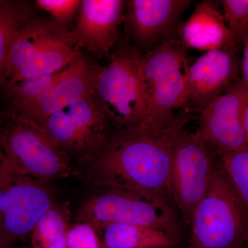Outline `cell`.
I'll use <instances>...</instances> for the list:
<instances>
[{
    "label": "cell",
    "instance_id": "6da1fadb",
    "mask_svg": "<svg viewBox=\"0 0 248 248\" xmlns=\"http://www.w3.org/2000/svg\"><path fill=\"white\" fill-rule=\"evenodd\" d=\"M191 118L192 113L183 110L159 131L115 130L100 155L85 168L86 180L133 192L179 218L170 189L173 143Z\"/></svg>",
    "mask_w": 248,
    "mask_h": 248
},
{
    "label": "cell",
    "instance_id": "7a4b0ae2",
    "mask_svg": "<svg viewBox=\"0 0 248 248\" xmlns=\"http://www.w3.org/2000/svg\"><path fill=\"white\" fill-rule=\"evenodd\" d=\"M80 55L68 27L52 17H35L18 32L11 45L5 82L14 84L58 73Z\"/></svg>",
    "mask_w": 248,
    "mask_h": 248
},
{
    "label": "cell",
    "instance_id": "3957f363",
    "mask_svg": "<svg viewBox=\"0 0 248 248\" xmlns=\"http://www.w3.org/2000/svg\"><path fill=\"white\" fill-rule=\"evenodd\" d=\"M187 50L177 38L142 53V80L147 107L144 129L159 131L173 123L182 108L190 69Z\"/></svg>",
    "mask_w": 248,
    "mask_h": 248
},
{
    "label": "cell",
    "instance_id": "277c9868",
    "mask_svg": "<svg viewBox=\"0 0 248 248\" xmlns=\"http://www.w3.org/2000/svg\"><path fill=\"white\" fill-rule=\"evenodd\" d=\"M59 149L83 169L100 155L117 129L95 92L39 124Z\"/></svg>",
    "mask_w": 248,
    "mask_h": 248
},
{
    "label": "cell",
    "instance_id": "5b68a950",
    "mask_svg": "<svg viewBox=\"0 0 248 248\" xmlns=\"http://www.w3.org/2000/svg\"><path fill=\"white\" fill-rule=\"evenodd\" d=\"M190 227L189 248H240L248 241V215L221 166L214 170Z\"/></svg>",
    "mask_w": 248,
    "mask_h": 248
},
{
    "label": "cell",
    "instance_id": "8992f818",
    "mask_svg": "<svg viewBox=\"0 0 248 248\" xmlns=\"http://www.w3.org/2000/svg\"><path fill=\"white\" fill-rule=\"evenodd\" d=\"M142 53L133 46L119 47L98 76L95 94L117 130H138L146 124Z\"/></svg>",
    "mask_w": 248,
    "mask_h": 248
},
{
    "label": "cell",
    "instance_id": "52a82bcc",
    "mask_svg": "<svg viewBox=\"0 0 248 248\" xmlns=\"http://www.w3.org/2000/svg\"><path fill=\"white\" fill-rule=\"evenodd\" d=\"M0 141L8 166L17 174L44 182L79 174L39 124L6 114L1 118Z\"/></svg>",
    "mask_w": 248,
    "mask_h": 248
},
{
    "label": "cell",
    "instance_id": "ba28073f",
    "mask_svg": "<svg viewBox=\"0 0 248 248\" xmlns=\"http://www.w3.org/2000/svg\"><path fill=\"white\" fill-rule=\"evenodd\" d=\"M210 145L186 127L178 132L173 143L170 189L183 223L190 226L196 208L211 181L214 164Z\"/></svg>",
    "mask_w": 248,
    "mask_h": 248
},
{
    "label": "cell",
    "instance_id": "9c48e42d",
    "mask_svg": "<svg viewBox=\"0 0 248 248\" xmlns=\"http://www.w3.org/2000/svg\"><path fill=\"white\" fill-rule=\"evenodd\" d=\"M54 205L44 181L14 172L0 177V248L31 236L37 221Z\"/></svg>",
    "mask_w": 248,
    "mask_h": 248
},
{
    "label": "cell",
    "instance_id": "30bf717a",
    "mask_svg": "<svg viewBox=\"0 0 248 248\" xmlns=\"http://www.w3.org/2000/svg\"><path fill=\"white\" fill-rule=\"evenodd\" d=\"M81 221L98 231L111 224L135 225L164 232L177 239L181 223L177 217L133 192L107 187L90 199L81 210Z\"/></svg>",
    "mask_w": 248,
    "mask_h": 248
},
{
    "label": "cell",
    "instance_id": "8fae6325",
    "mask_svg": "<svg viewBox=\"0 0 248 248\" xmlns=\"http://www.w3.org/2000/svg\"><path fill=\"white\" fill-rule=\"evenodd\" d=\"M192 3L190 0L125 1L124 21L133 46L145 53L177 38L181 17Z\"/></svg>",
    "mask_w": 248,
    "mask_h": 248
},
{
    "label": "cell",
    "instance_id": "7c38bea8",
    "mask_svg": "<svg viewBox=\"0 0 248 248\" xmlns=\"http://www.w3.org/2000/svg\"><path fill=\"white\" fill-rule=\"evenodd\" d=\"M248 100V89L240 79L201 112L195 133L220 153L248 147L243 123Z\"/></svg>",
    "mask_w": 248,
    "mask_h": 248
},
{
    "label": "cell",
    "instance_id": "4fadbf2b",
    "mask_svg": "<svg viewBox=\"0 0 248 248\" xmlns=\"http://www.w3.org/2000/svg\"><path fill=\"white\" fill-rule=\"evenodd\" d=\"M101 68L81 54L62 70L60 79L46 92L32 102L10 109L7 114L40 124L78 99L95 92Z\"/></svg>",
    "mask_w": 248,
    "mask_h": 248
},
{
    "label": "cell",
    "instance_id": "5bb4252c",
    "mask_svg": "<svg viewBox=\"0 0 248 248\" xmlns=\"http://www.w3.org/2000/svg\"><path fill=\"white\" fill-rule=\"evenodd\" d=\"M236 52H205L190 65L183 110L201 113L241 79V64Z\"/></svg>",
    "mask_w": 248,
    "mask_h": 248
},
{
    "label": "cell",
    "instance_id": "9a60e30c",
    "mask_svg": "<svg viewBox=\"0 0 248 248\" xmlns=\"http://www.w3.org/2000/svg\"><path fill=\"white\" fill-rule=\"evenodd\" d=\"M125 4L123 0H83L76 26L70 31L76 46L110 58L124 20Z\"/></svg>",
    "mask_w": 248,
    "mask_h": 248
},
{
    "label": "cell",
    "instance_id": "2e32d148",
    "mask_svg": "<svg viewBox=\"0 0 248 248\" xmlns=\"http://www.w3.org/2000/svg\"><path fill=\"white\" fill-rule=\"evenodd\" d=\"M177 37L187 50H238L223 15L206 1L197 3L190 17L179 22Z\"/></svg>",
    "mask_w": 248,
    "mask_h": 248
},
{
    "label": "cell",
    "instance_id": "e0dca14e",
    "mask_svg": "<svg viewBox=\"0 0 248 248\" xmlns=\"http://www.w3.org/2000/svg\"><path fill=\"white\" fill-rule=\"evenodd\" d=\"M102 248H172L177 239L148 227L111 224L104 227Z\"/></svg>",
    "mask_w": 248,
    "mask_h": 248
},
{
    "label": "cell",
    "instance_id": "ac0fdd59",
    "mask_svg": "<svg viewBox=\"0 0 248 248\" xmlns=\"http://www.w3.org/2000/svg\"><path fill=\"white\" fill-rule=\"evenodd\" d=\"M35 17L29 1L0 0V89L5 82L8 55L15 37Z\"/></svg>",
    "mask_w": 248,
    "mask_h": 248
},
{
    "label": "cell",
    "instance_id": "d6986e66",
    "mask_svg": "<svg viewBox=\"0 0 248 248\" xmlns=\"http://www.w3.org/2000/svg\"><path fill=\"white\" fill-rule=\"evenodd\" d=\"M69 230L66 215L55 204L42 217L31 232L33 248H66Z\"/></svg>",
    "mask_w": 248,
    "mask_h": 248
},
{
    "label": "cell",
    "instance_id": "ffe728a7",
    "mask_svg": "<svg viewBox=\"0 0 248 248\" xmlns=\"http://www.w3.org/2000/svg\"><path fill=\"white\" fill-rule=\"evenodd\" d=\"M220 153V166L248 215V146Z\"/></svg>",
    "mask_w": 248,
    "mask_h": 248
},
{
    "label": "cell",
    "instance_id": "44dd1931",
    "mask_svg": "<svg viewBox=\"0 0 248 248\" xmlns=\"http://www.w3.org/2000/svg\"><path fill=\"white\" fill-rule=\"evenodd\" d=\"M62 71L35 77L14 84L5 82L1 89L9 102L10 109L32 102L40 97L58 81L61 76Z\"/></svg>",
    "mask_w": 248,
    "mask_h": 248
},
{
    "label": "cell",
    "instance_id": "7402d4cb",
    "mask_svg": "<svg viewBox=\"0 0 248 248\" xmlns=\"http://www.w3.org/2000/svg\"><path fill=\"white\" fill-rule=\"evenodd\" d=\"M223 17L238 49L248 30V0H222Z\"/></svg>",
    "mask_w": 248,
    "mask_h": 248
},
{
    "label": "cell",
    "instance_id": "603a6c76",
    "mask_svg": "<svg viewBox=\"0 0 248 248\" xmlns=\"http://www.w3.org/2000/svg\"><path fill=\"white\" fill-rule=\"evenodd\" d=\"M81 2L80 0H37L35 4L55 21L68 27L77 12L79 13Z\"/></svg>",
    "mask_w": 248,
    "mask_h": 248
},
{
    "label": "cell",
    "instance_id": "cb8c5ba5",
    "mask_svg": "<svg viewBox=\"0 0 248 248\" xmlns=\"http://www.w3.org/2000/svg\"><path fill=\"white\" fill-rule=\"evenodd\" d=\"M66 248H102L96 230L89 223L81 222L69 228Z\"/></svg>",
    "mask_w": 248,
    "mask_h": 248
},
{
    "label": "cell",
    "instance_id": "d4e9b609",
    "mask_svg": "<svg viewBox=\"0 0 248 248\" xmlns=\"http://www.w3.org/2000/svg\"><path fill=\"white\" fill-rule=\"evenodd\" d=\"M243 58L241 63V80L248 89V30L243 42Z\"/></svg>",
    "mask_w": 248,
    "mask_h": 248
},
{
    "label": "cell",
    "instance_id": "484cf974",
    "mask_svg": "<svg viewBox=\"0 0 248 248\" xmlns=\"http://www.w3.org/2000/svg\"><path fill=\"white\" fill-rule=\"evenodd\" d=\"M1 117H0V128H1ZM9 171H11V170L8 166L6 156H5L4 152L3 151L2 146H1V141H0V176L9 172Z\"/></svg>",
    "mask_w": 248,
    "mask_h": 248
},
{
    "label": "cell",
    "instance_id": "4316f807",
    "mask_svg": "<svg viewBox=\"0 0 248 248\" xmlns=\"http://www.w3.org/2000/svg\"><path fill=\"white\" fill-rule=\"evenodd\" d=\"M243 123H244L245 133H246V139H247L248 143V100L244 108V115H243Z\"/></svg>",
    "mask_w": 248,
    "mask_h": 248
}]
</instances>
